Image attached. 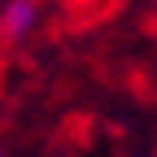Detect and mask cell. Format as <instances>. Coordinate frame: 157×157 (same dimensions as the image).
<instances>
[{"instance_id":"6da1fadb","label":"cell","mask_w":157,"mask_h":157,"mask_svg":"<svg viewBox=\"0 0 157 157\" xmlns=\"http://www.w3.org/2000/svg\"><path fill=\"white\" fill-rule=\"evenodd\" d=\"M35 22H39V5H35V0H9L5 9H0V35H5V39L31 35Z\"/></svg>"}]
</instances>
